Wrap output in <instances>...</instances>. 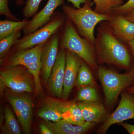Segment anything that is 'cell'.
Returning <instances> with one entry per match:
<instances>
[{"label": "cell", "mask_w": 134, "mask_h": 134, "mask_svg": "<svg viewBox=\"0 0 134 134\" xmlns=\"http://www.w3.org/2000/svg\"><path fill=\"white\" fill-rule=\"evenodd\" d=\"M78 105L85 122L99 123L105 121L109 115L100 102H79Z\"/></svg>", "instance_id": "15"}, {"label": "cell", "mask_w": 134, "mask_h": 134, "mask_svg": "<svg viewBox=\"0 0 134 134\" xmlns=\"http://www.w3.org/2000/svg\"><path fill=\"white\" fill-rule=\"evenodd\" d=\"M120 125L124 127L129 134H134V125L129 124L127 122H122Z\"/></svg>", "instance_id": "29"}, {"label": "cell", "mask_w": 134, "mask_h": 134, "mask_svg": "<svg viewBox=\"0 0 134 134\" xmlns=\"http://www.w3.org/2000/svg\"><path fill=\"white\" fill-rule=\"evenodd\" d=\"M16 3L18 6L24 5L25 4V2L24 0H15Z\"/></svg>", "instance_id": "34"}, {"label": "cell", "mask_w": 134, "mask_h": 134, "mask_svg": "<svg viewBox=\"0 0 134 134\" xmlns=\"http://www.w3.org/2000/svg\"><path fill=\"white\" fill-rule=\"evenodd\" d=\"M66 50L60 48L48 81V88L51 94L62 98L66 67Z\"/></svg>", "instance_id": "10"}, {"label": "cell", "mask_w": 134, "mask_h": 134, "mask_svg": "<svg viewBox=\"0 0 134 134\" xmlns=\"http://www.w3.org/2000/svg\"><path fill=\"white\" fill-rule=\"evenodd\" d=\"M25 18L21 21L7 19L0 21V39L15 32L21 30L30 22Z\"/></svg>", "instance_id": "20"}, {"label": "cell", "mask_w": 134, "mask_h": 134, "mask_svg": "<svg viewBox=\"0 0 134 134\" xmlns=\"http://www.w3.org/2000/svg\"><path fill=\"white\" fill-rule=\"evenodd\" d=\"M115 37L123 43L127 44L134 40V23L127 19L125 16L113 15L107 22Z\"/></svg>", "instance_id": "14"}, {"label": "cell", "mask_w": 134, "mask_h": 134, "mask_svg": "<svg viewBox=\"0 0 134 134\" xmlns=\"http://www.w3.org/2000/svg\"><path fill=\"white\" fill-rule=\"evenodd\" d=\"M21 36V30L13 32L0 39L1 62L4 59L13 46Z\"/></svg>", "instance_id": "23"}, {"label": "cell", "mask_w": 134, "mask_h": 134, "mask_svg": "<svg viewBox=\"0 0 134 134\" xmlns=\"http://www.w3.org/2000/svg\"><path fill=\"white\" fill-rule=\"evenodd\" d=\"M31 75L26 67L21 65L7 66L1 70L0 79L15 93L32 92L35 83L32 80Z\"/></svg>", "instance_id": "7"}, {"label": "cell", "mask_w": 134, "mask_h": 134, "mask_svg": "<svg viewBox=\"0 0 134 134\" xmlns=\"http://www.w3.org/2000/svg\"><path fill=\"white\" fill-rule=\"evenodd\" d=\"M66 67L62 98L66 100L76 81L82 59L78 55L69 50H66Z\"/></svg>", "instance_id": "13"}, {"label": "cell", "mask_w": 134, "mask_h": 134, "mask_svg": "<svg viewBox=\"0 0 134 134\" xmlns=\"http://www.w3.org/2000/svg\"><path fill=\"white\" fill-rule=\"evenodd\" d=\"M41 1L42 0H26L22 12L25 18L28 19L33 16L37 12Z\"/></svg>", "instance_id": "25"}, {"label": "cell", "mask_w": 134, "mask_h": 134, "mask_svg": "<svg viewBox=\"0 0 134 134\" xmlns=\"http://www.w3.org/2000/svg\"><path fill=\"white\" fill-rule=\"evenodd\" d=\"M60 48L75 53L93 69H97V61L94 45L81 37L73 23L67 18L60 36Z\"/></svg>", "instance_id": "3"}, {"label": "cell", "mask_w": 134, "mask_h": 134, "mask_svg": "<svg viewBox=\"0 0 134 134\" xmlns=\"http://www.w3.org/2000/svg\"><path fill=\"white\" fill-rule=\"evenodd\" d=\"M46 124L54 134H82L91 129L96 123L85 122L82 125H74L64 120L58 122L46 121Z\"/></svg>", "instance_id": "16"}, {"label": "cell", "mask_w": 134, "mask_h": 134, "mask_svg": "<svg viewBox=\"0 0 134 134\" xmlns=\"http://www.w3.org/2000/svg\"><path fill=\"white\" fill-rule=\"evenodd\" d=\"M38 115L46 121L56 122L63 120L59 100L53 98L47 99L39 111Z\"/></svg>", "instance_id": "18"}, {"label": "cell", "mask_w": 134, "mask_h": 134, "mask_svg": "<svg viewBox=\"0 0 134 134\" xmlns=\"http://www.w3.org/2000/svg\"><path fill=\"white\" fill-rule=\"evenodd\" d=\"M93 3L91 0L79 9L66 5H63L62 8L64 14L74 25L79 35L94 45L96 25L100 22L110 21L113 14L97 13L91 7Z\"/></svg>", "instance_id": "2"}, {"label": "cell", "mask_w": 134, "mask_h": 134, "mask_svg": "<svg viewBox=\"0 0 134 134\" xmlns=\"http://www.w3.org/2000/svg\"><path fill=\"white\" fill-rule=\"evenodd\" d=\"M79 102H99V97L94 86H85L79 88L77 96Z\"/></svg>", "instance_id": "24"}, {"label": "cell", "mask_w": 134, "mask_h": 134, "mask_svg": "<svg viewBox=\"0 0 134 134\" xmlns=\"http://www.w3.org/2000/svg\"><path fill=\"white\" fill-rule=\"evenodd\" d=\"M89 66V65L82 60L75 85V86L79 88L83 86H95L93 75Z\"/></svg>", "instance_id": "21"}, {"label": "cell", "mask_w": 134, "mask_h": 134, "mask_svg": "<svg viewBox=\"0 0 134 134\" xmlns=\"http://www.w3.org/2000/svg\"><path fill=\"white\" fill-rule=\"evenodd\" d=\"M97 69L105 104L109 107L115 103L121 91L134 84V62L129 72L125 74H120L102 66L98 67Z\"/></svg>", "instance_id": "4"}, {"label": "cell", "mask_w": 134, "mask_h": 134, "mask_svg": "<svg viewBox=\"0 0 134 134\" xmlns=\"http://www.w3.org/2000/svg\"><path fill=\"white\" fill-rule=\"evenodd\" d=\"M127 44L129 47L131 53H132V55L133 57L134 60V40L129 41Z\"/></svg>", "instance_id": "32"}, {"label": "cell", "mask_w": 134, "mask_h": 134, "mask_svg": "<svg viewBox=\"0 0 134 134\" xmlns=\"http://www.w3.org/2000/svg\"><path fill=\"white\" fill-rule=\"evenodd\" d=\"M130 119H134V95L123 92L116 110L108 115L97 133L105 134L112 125Z\"/></svg>", "instance_id": "8"}, {"label": "cell", "mask_w": 134, "mask_h": 134, "mask_svg": "<svg viewBox=\"0 0 134 134\" xmlns=\"http://www.w3.org/2000/svg\"><path fill=\"white\" fill-rule=\"evenodd\" d=\"M5 123L1 126L2 133L5 134H21L22 130L12 110L9 107L5 109Z\"/></svg>", "instance_id": "19"}, {"label": "cell", "mask_w": 134, "mask_h": 134, "mask_svg": "<svg viewBox=\"0 0 134 134\" xmlns=\"http://www.w3.org/2000/svg\"><path fill=\"white\" fill-rule=\"evenodd\" d=\"M59 31L53 35L43 46L41 55V69L43 79L48 82L51 71L55 64L59 53Z\"/></svg>", "instance_id": "11"}, {"label": "cell", "mask_w": 134, "mask_h": 134, "mask_svg": "<svg viewBox=\"0 0 134 134\" xmlns=\"http://www.w3.org/2000/svg\"><path fill=\"white\" fill-rule=\"evenodd\" d=\"M66 17L64 13L55 12L47 24L36 31L24 35L19 39L12 46V49L17 51L29 49L44 43L54 34L59 31L65 24Z\"/></svg>", "instance_id": "6"}, {"label": "cell", "mask_w": 134, "mask_h": 134, "mask_svg": "<svg viewBox=\"0 0 134 134\" xmlns=\"http://www.w3.org/2000/svg\"><path fill=\"white\" fill-rule=\"evenodd\" d=\"M46 42L32 48L15 52L9 58L6 66L21 65L26 67L33 76L37 94L42 91L40 74L41 69V55Z\"/></svg>", "instance_id": "5"}, {"label": "cell", "mask_w": 134, "mask_h": 134, "mask_svg": "<svg viewBox=\"0 0 134 134\" xmlns=\"http://www.w3.org/2000/svg\"><path fill=\"white\" fill-rule=\"evenodd\" d=\"M100 25L94 44L99 64L114 65L130 70L133 64L127 44L115 37L108 22Z\"/></svg>", "instance_id": "1"}, {"label": "cell", "mask_w": 134, "mask_h": 134, "mask_svg": "<svg viewBox=\"0 0 134 134\" xmlns=\"http://www.w3.org/2000/svg\"><path fill=\"white\" fill-rule=\"evenodd\" d=\"M64 3V0H48L45 6L33 16L29 23L23 29L24 35L32 33L47 24L56 9Z\"/></svg>", "instance_id": "12"}, {"label": "cell", "mask_w": 134, "mask_h": 134, "mask_svg": "<svg viewBox=\"0 0 134 134\" xmlns=\"http://www.w3.org/2000/svg\"><path fill=\"white\" fill-rule=\"evenodd\" d=\"M134 9V0H128L126 3L114 9L113 14L126 15Z\"/></svg>", "instance_id": "27"}, {"label": "cell", "mask_w": 134, "mask_h": 134, "mask_svg": "<svg viewBox=\"0 0 134 134\" xmlns=\"http://www.w3.org/2000/svg\"><path fill=\"white\" fill-rule=\"evenodd\" d=\"M9 0H0V15L6 17L8 19L15 21H19L17 18L11 13L9 7Z\"/></svg>", "instance_id": "26"}, {"label": "cell", "mask_w": 134, "mask_h": 134, "mask_svg": "<svg viewBox=\"0 0 134 134\" xmlns=\"http://www.w3.org/2000/svg\"><path fill=\"white\" fill-rule=\"evenodd\" d=\"M127 92L130 94L134 95V85L127 88Z\"/></svg>", "instance_id": "33"}, {"label": "cell", "mask_w": 134, "mask_h": 134, "mask_svg": "<svg viewBox=\"0 0 134 134\" xmlns=\"http://www.w3.org/2000/svg\"><path fill=\"white\" fill-rule=\"evenodd\" d=\"M63 120L74 125H82L85 122L78 103L75 101L59 100Z\"/></svg>", "instance_id": "17"}, {"label": "cell", "mask_w": 134, "mask_h": 134, "mask_svg": "<svg viewBox=\"0 0 134 134\" xmlns=\"http://www.w3.org/2000/svg\"><path fill=\"white\" fill-rule=\"evenodd\" d=\"M96 5L94 10L101 14H111L114 8L122 5L124 0H92Z\"/></svg>", "instance_id": "22"}, {"label": "cell", "mask_w": 134, "mask_h": 134, "mask_svg": "<svg viewBox=\"0 0 134 134\" xmlns=\"http://www.w3.org/2000/svg\"><path fill=\"white\" fill-rule=\"evenodd\" d=\"M125 16L128 20L134 23V9L130 11Z\"/></svg>", "instance_id": "31"}, {"label": "cell", "mask_w": 134, "mask_h": 134, "mask_svg": "<svg viewBox=\"0 0 134 134\" xmlns=\"http://www.w3.org/2000/svg\"><path fill=\"white\" fill-rule=\"evenodd\" d=\"M91 0H68V1L71 2L73 4L74 7L79 9L81 8V5L83 3H85Z\"/></svg>", "instance_id": "30"}, {"label": "cell", "mask_w": 134, "mask_h": 134, "mask_svg": "<svg viewBox=\"0 0 134 134\" xmlns=\"http://www.w3.org/2000/svg\"><path fill=\"white\" fill-rule=\"evenodd\" d=\"M39 129L41 134H54L52 130L46 123H42L39 126Z\"/></svg>", "instance_id": "28"}, {"label": "cell", "mask_w": 134, "mask_h": 134, "mask_svg": "<svg viewBox=\"0 0 134 134\" xmlns=\"http://www.w3.org/2000/svg\"><path fill=\"white\" fill-rule=\"evenodd\" d=\"M7 98L21 126L23 133H31L33 117V103L31 98L27 95H10Z\"/></svg>", "instance_id": "9"}]
</instances>
